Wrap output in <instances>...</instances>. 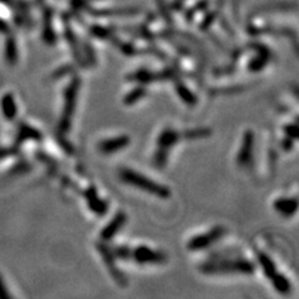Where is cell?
<instances>
[{"label": "cell", "mask_w": 299, "mask_h": 299, "mask_svg": "<svg viewBox=\"0 0 299 299\" xmlns=\"http://www.w3.org/2000/svg\"><path fill=\"white\" fill-rule=\"evenodd\" d=\"M200 271L205 274H253L255 271V264L246 258L229 257L222 260H208L201 264Z\"/></svg>", "instance_id": "cell-1"}, {"label": "cell", "mask_w": 299, "mask_h": 299, "mask_svg": "<svg viewBox=\"0 0 299 299\" xmlns=\"http://www.w3.org/2000/svg\"><path fill=\"white\" fill-rule=\"evenodd\" d=\"M119 177L121 182L135 187V188H139L141 191L146 192V194L152 195V196L160 198H168L171 196V189L167 186L161 185L156 181L151 180V178L145 176V175L134 171L131 168L120 169Z\"/></svg>", "instance_id": "cell-2"}, {"label": "cell", "mask_w": 299, "mask_h": 299, "mask_svg": "<svg viewBox=\"0 0 299 299\" xmlns=\"http://www.w3.org/2000/svg\"><path fill=\"white\" fill-rule=\"evenodd\" d=\"M80 86H81V79L76 76V75H74V77L70 80V82L66 86L64 91V108H62L61 116H60L59 121V131L61 134H66V132L71 130Z\"/></svg>", "instance_id": "cell-3"}, {"label": "cell", "mask_w": 299, "mask_h": 299, "mask_svg": "<svg viewBox=\"0 0 299 299\" xmlns=\"http://www.w3.org/2000/svg\"><path fill=\"white\" fill-rule=\"evenodd\" d=\"M224 234H226V228L222 226H216L205 233L192 237L187 243V249L191 252L205 251V249L213 246L216 242H218Z\"/></svg>", "instance_id": "cell-4"}, {"label": "cell", "mask_w": 299, "mask_h": 299, "mask_svg": "<svg viewBox=\"0 0 299 299\" xmlns=\"http://www.w3.org/2000/svg\"><path fill=\"white\" fill-rule=\"evenodd\" d=\"M96 249H97V252L101 254L103 263H105L106 267H108L109 272H110L112 278H114V280L117 282V284H120V286H126V284H127V278H126V275L123 274V273L119 269V267H117V264H116L117 260L115 258L111 247L109 246L108 242H103V241H101V242L96 243Z\"/></svg>", "instance_id": "cell-5"}, {"label": "cell", "mask_w": 299, "mask_h": 299, "mask_svg": "<svg viewBox=\"0 0 299 299\" xmlns=\"http://www.w3.org/2000/svg\"><path fill=\"white\" fill-rule=\"evenodd\" d=\"M131 261L137 264H163L167 262V255L147 246H137L132 248Z\"/></svg>", "instance_id": "cell-6"}, {"label": "cell", "mask_w": 299, "mask_h": 299, "mask_svg": "<svg viewBox=\"0 0 299 299\" xmlns=\"http://www.w3.org/2000/svg\"><path fill=\"white\" fill-rule=\"evenodd\" d=\"M254 132L252 130H247L244 132L242 145H241L240 151L237 154V163L238 166H249L252 163L253 159V150H254Z\"/></svg>", "instance_id": "cell-7"}, {"label": "cell", "mask_w": 299, "mask_h": 299, "mask_svg": "<svg viewBox=\"0 0 299 299\" xmlns=\"http://www.w3.org/2000/svg\"><path fill=\"white\" fill-rule=\"evenodd\" d=\"M82 196L85 197L89 209H90L93 213H95L96 216H100V217H102V216H105L106 213H108L109 203L106 202V201H103L102 198L99 197L96 187L93 185L89 186L88 188L82 192Z\"/></svg>", "instance_id": "cell-8"}, {"label": "cell", "mask_w": 299, "mask_h": 299, "mask_svg": "<svg viewBox=\"0 0 299 299\" xmlns=\"http://www.w3.org/2000/svg\"><path fill=\"white\" fill-rule=\"evenodd\" d=\"M131 143L130 136L127 135H120V136L111 137V139H105L97 143V150L102 155H112L116 152L122 151L123 148L127 147Z\"/></svg>", "instance_id": "cell-9"}, {"label": "cell", "mask_w": 299, "mask_h": 299, "mask_svg": "<svg viewBox=\"0 0 299 299\" xmlns=\"http://www.w3.org/2000/svg\"><path fill=\"white\" fill-rule=\"evenodd\" d=\"M126 222H127V215L123 211H119L116 215L112 217V220L106 224L102 228V231L100 232V238L103 242H110L114 240V237L119 233L120 231L123 228Z\"/></svg>", "instance_id": "cell-10"}, {"label": "cell", "mask_w": 299, "mask_h": 299, "mask_svg": "<svg viewBox=\"0 0 299 299\" xmlns=\"http://www.w3.org/2000/svg\"><path fill=\"white\" fill-rule=\"evenodd\" d=\"M182 141V135L181 132L175 130V129L167 127L162 130L159 134L156 140V147L166 150V151H171L172 147L177 145L178 142Z\"/></svg>", "instance_id": "cell-11"}, {"label": "cell", "mask_w": 299, "mask_h": 299, "mask_svg": "<svg viewBox=\"0 0 299 299\" xmlns=\"http://www.w3.org/2000/svg\"><path fill=\"white\" fill-rule=\"evenodd\" d=\"M126 80L129 82H136L141 85H148L154 84V82H159V74L156 71L148 70V69H139V70L130 73L126 76Z\"/></svg>", "instance_id": "cell-12"}, {"label": "cell", "mask_w": 299, "mask_h": 299, "mask_svg": "<svg viewBox=\"0 0 299 299\" xmlns=\"http://www.w3.org/2000/svg\"><path fill=\"white\" fill-rule=\"evenodd\" d=\"M174 84H175V91H176L177 96L180 97L181 101H182L183 103H186L187 106L197 105V102H198L197 95L195 94L194 91L189 90L188 86L182 81V77H178V79L174 80Z\"/></svg>", "instance_id": "cell-13"}, {"label": "cell", "mask_w": 299, "mask_h": 299, "mask_svg": "<svg viewBox=\"0 0 299 299\" xmlns=\"http://www.w3.org/2000/svg\"><path fill=\"white\" fill-rule=\"evenodd\" d=\"M273 207H274V209L278 212V213H281L283 217L288 218V217H292V216H294L295 212H297L298 201L295 197H293V198L282 197L274 201Z\"/></svg>", "instance_id": "cell-14"}, {"label": "cell", "mask_w": 299, "mask_h": 299, "mask_svg": "<svg viewBox=\"0 0 299 299\" xmlns=\"http://www.w3.org/2000/svg\"><path fill=\"white\" fill-rule=\"evenodd\" d=\"M257 51L258 55L253 57L251 61L248 62V66H247L248 71H251V73H260L271 61V54H269L268 49L260 47L257 49Z\"/></svg>", "instance_id": "cell-15"}, {"label": "cell", "mask_w": 299, "mask_h": 299, "mask_svg": "<svg viewBox=\"0 0 299 299\" xmlns=\"http://www.w3.org/2000/svg\"><path fill=\"white\" fill-rule=\"evenodd\" d=\"M255 255H257L258 263L261 264L262 269H263L264 275H266L268 280L269 278H272L273 275L277 273V267H275V263L273 262L272 258L264 252H257L255 253Z\"/></svg>", "instance_id": "cell-16"}, {"label": "cell", "mask_w": 299, "mask_h": 299, "mask_svg": "<svg viewBox=\"0 0 299 299\" xmlns=\"http://www.w3.org/2000/svg\"><path fill=\"white\" fill-rule=\"evenodd\" d=\"M146 95H147L146 86L139 84L136 88L132 89L131 91H129V93L123 96L122 101L126 106H132V105H135V103L139 102L140 100H142Z\"/></svg>", "instance_id": "cell-17"}, {"label": "cell", "mask_w": 299, "mask_h": 299, "mask_svg": "<svg viewBox=\"0 0 299 299\" xmlns=\"http://www.w3.org/2000/svg\"><path fill=\"white\" fill-rule=\"evenodd\" d=\"M269 281L272 282V286L274 287V289L277 290L280 294H288L290 292V288H292L290 282L288 278L284 274H282V273H275L272 278H269Z\"/></svg>", "instance_id": "cell-18"}, {"label": "cell", "mask_w": 299, "mask_h": 299, "mask_svg": "<svg viewBox=\"0 0 299 299\" xmlns=\"http://www.w3.org/2000/svg\"><path fill=\"white\" fill-rule=\"evenodd\" d=\"M2 106H3V112H4L7 119L13 120L14 117L16 116V105H15V101H14L13 95H10V94L5 95V96L3 97Z\"/></svg>", "instance_id": "cell-19"}, {"label": "cell", "mask_w": 299, "mask_h": 299, "mask_svg": "<svg viewBox=\"0 0 299 299\" xmlns=\"http://www.w3.org/2000/svg\"><path fill=\"white\" fill-rule=\"evenodd\" d=\"M19 139L20 141L29 139L34 141H41L42 136L39 131L35 130V129L30 127V126L25 125V123H22V126L19 127Z\"/></svg>", "instance_id": "cell-20"}, {"label": "cell", "mask_w": 299, "mask_h": 299, "mask_svg": "<svg viewBox=\"0 0 299 299\" xmlns=\"http://www.w3.org/2000/svg\"><path fill=\"white\" fill-rule=\"evenodd\" d=\"M212 131L211 129L200 127V129H192V130H186L181 132L182 135V140H198L203 139V137L211 136Z\"/></svg>", "instance_id": "cell-21"}, {"label": "cell", "mask_w": 299, "mask_h": 299, "mask_svg": "<svg viewBox=\"0 0 299 299\" xmlns=\"http://www.w3.org/2000/svg\"><path fill=\"white\" fill-rule=\"evenodd\" d=\"M168 155L169 152L166 151V150L156 147V151H155L154 156H152V163H154L155 167L159 169H162L165 167V166L167 165Z\"/></svg>", "instance_id": "cell-22"}, {"label": "cell", "mask_w": 299, "mask_h": 299, "mask_svg": "<svg viewBox=\"0 0 299 299\" xmlns=\"http://www.w3.org/2000/svg\"><path fill=\"white\" fill-rule=\"evenodd\" d=\"M111 249L116 260L125 261V262L131 261L132 248H130L129 246H125V244H119V246L111 247Z\"/></svg>", "instance_id": "cell-23"}, {"label": "cell", "mask_w": 299, "mask_h": 299, "mask_svg": "<svg viewBox=\"0 0 299 299\" xmlns=\"http://www.w3.org/2000/svg\"><path fill=\"white\" fill-rule=\"evenodd\" d=\"M283 131H284V135H286L287 137H290V139H293L294 141L298 139L297 123H287V125L283 127Z\"/></svg>", "instance_id": "cell-24"}, {"label": "cell", "mask_w": 299, "mask_h": 299, "mask_svg": "<svg viewBox=\"0 0 299 299\" xmlns=\"http://www.w3.org/2000/svg\"><path fill=\"white\" fill-rule=\"evenodd\" d=\"M74 74V66L73 65H65L62 68L57 69L55 70V73L53 74L54 79H59V77H64L66 75Z\"/></svg>", "instance_id": "cell-25"}, {"label": "cell", "mask_w": 299, "mask_h": 299, "mask_svg": "<svg viewBox=\"0 0 299 299\" xmlns=\"http://www.w3.org/2000/svg\"><path fill=\"white\" fill-rule=\"evenodd\" d=\"M85 54H86V62L89 65H95L96 64V56H95V53L93 50V48L89 47V45H85Z\"/></svg>", "instance_id": "cell-26"}, {"label": "cell", "mask_w": 299, "mask_h": 299, "mask_svg": "<svg viewBox=\"0 0 299 299\" xmlns=\"http://www.w3.org/2000/svg\"><path fill=\"white\" fill-rule=\"evenodd\" d=\"M282 148L286 152H288V151H292V148H293V146H294V140L293 139H290V137H284L283 141H282Z\"/></svg>", "instance_id": "cell-27"}, {"label": "cell", "mask_w": 299, "mask_h": 299, "mask_svg": "<svg viewBox=\"0 0 299 299\" xmlns=\"http://www.w3.org/2000/svg\"><path fill=\"white\" fill-rule=\"evenodd\" d=\"M0 298H9V294H8L7 290H5V286L4 283H3L2 277H0Z\"/></svg>", "instance_id": "cell-28"}]
</instances>
